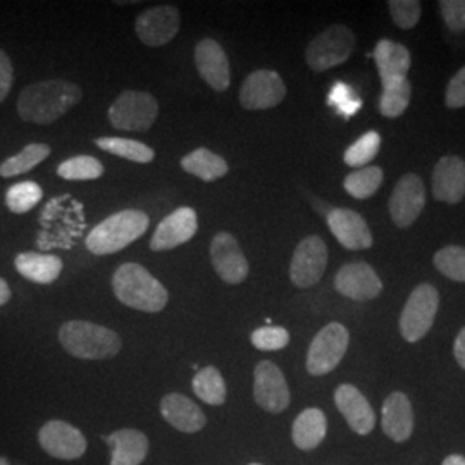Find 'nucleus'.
I'll use <instances>...</instances> for the list:
<instances>
[{"label": "nucleus", "mask_w": 465, "mask_h": 465, "mask_svg": "<svg viewBox=\"0 0 465 465\" xmlns=\"http://www.w3.org/2000/svg\"><path fill=\"white\" fill-rule=\"evenodd\" d=\"M59 341L69 355L84 361H105L121 351L117 332L88 321H69L59 330Z\"/></svg>", "instance_id": "obj_3"}, {"label": "nucleus", "mask_w": 465, "mask_h": 465, "mask_svg": "<svg viewBox=\"0 0 465 465\" xmlns=\"http://www.w3.org/2000/svg\"><path fill=\"white\" fill-rule=\"evenodd\" d=\"M111 465H142L149 455V438L138 430H119L105 438Z\"/></svg>", "instance_id": "obj_24"}, {"label": "nucleus", "mask_w": 465, "mask_h": 465, "mask_svg": "<svg viewBox=\"0 0 465 465\" xmlns=\"http://www.w3.org/2000/svg\"><path fill=\"white\" fill-rule=\"evenodd\" d=\"M95 145L113 155L134 161V163H140V164H149L155 157V152L150 149L149 145L136 142V140H130V138L104 136V138L95 140Z\"/></svg>", "instance_id": "obj_30"}, {"label": "nucleus", "mask_w": 465, "mask_h": 465, "mask_svg": "<svg viewBox=\"0 0 465 465\" xmlns=\"http://www.w3.org/2000/svg\"><path fill=\"white\" fill-rule=\"evenodd\" d=\"M286 97V86L276 71L259 69L247 76L240 88V104L249 111L272 109Z\"/></svg>", "instance_id": "obj_13"}, {"label": "nucleus", "mask_w": 465, "mask_h": 465, "mask_svg": "<svg viewBox=\"0 0 465 465\" xmlns=\"http://www.w3.org/2000/svg\"><path fill=\"white\" fill-rule=\"evenodd\" d=\"M57 174L69 182H86V180H97L104 174V166L99 159L90 155H78L64 161L57 167Z\"/></svg>", "instance_id": "obj_34"}, {"label": "nucleus", "mask_w": 465, "mask_h": 465, "mask_svg": "<svg viewBox=\"0 0 465 465\" xmlns=\"http://www.w3.org/2000/svg\"><path fill=\"white\" fill-rule=\"evenodd\" d=\"M161 414L174 430L193 434L205 428L207 417L195 401L182 393H169L161 400Z\"/></svg>", "instance_id": "obj_23"}, {"label": "nucleus", "mask_w": 465, "mask_h": 465, "mask_svg": "<svg viewBox=\"0 0 465 465\" xmlns=\"http://www.w3.org/2000/svg\"><path fill=\"white\" fill-rule=\"evenodd\" d=\"M150 221L143 211H121L97 224L86 238V249L95 255H111L126 249L147 232Z\"/></svg>", "instance_id": "obj_4"}, {"label": "nucleus", "mask_w": 465, "mask_h": 465, "mask_svg": "<svg viewBox=\"0 0 465 465\" xmlns=\"http://www.w3.org/2000/svg\"><path fill=\"white\" fill-rule=\"evenodd\" d=\"M412 99V84L409 78H399L382 84L380 111L384 117H400L409 107Z\"/></svg>", "instance_id": "obj_31"}, {"label": "nucleus", "mask_w": 465, "mask_h": 465, "mask_svg": "<svg viewBox=\"0 0 465 465\" xmlns=\"http://www.w3.org/2000/svg\"><path fill=\"white\" fill-rule=\"evenodd\" d=\"M328 226L334 238L349 250H367L372 247V232L366 219L350 209H332L328 214Z\"/></svg>", "instance_id": "obj_21"}, {"label": "nucleus", "mask_w": 465, "mask_h": 465, "mask_svg": "<svg viewBox=\"0 0 465 465\" xmlns=\"http://www.w3.org/2000/svg\"><path fill=\"white\" fill-rule=\"evenodd\" d=\"M432 197L445 203H459L465 197V161L459 155L441 157L431 174Z\"/></svg>", "instance_id": "obj_18"}, {"label": "nucleus", "mask_w": 465, "mask_h": 465, "mask_svg": "<svg viewBox=\"0 0 465 465\" xmlns=\"http://www.w3.org/2000/svg\"><path fill=\"white\" fill-rule=\"evenodd\" d=\"M334 403L351 431L366 436L374 430L376 414L362 391L353 384H340L334 391Z\"/></svg>", "instance_id": "obj_19"}, {"label": "nucleus", "mask_w": 465, "mask_h": 465, "mask_svg": "<svg viewBox=\"0 0 465 465\" xmlns=\"http://www.w3.org/2000/svg\"><path fill=\"white\" fill-rule=\"evenodd\" d=\"M38 443L45 453L59 460H78L86 451V438L66 420H49L38 431Z\"/></svg>", "instance_id": "obj_12"}, {"label": "nucleus", "mask_w": 465, "mask_h": 465, "mask_svg": "<svg viewBox=\"0 0 465 465\" xmlns=\"http://www.w3.org/2000/svg\"><path fill=\"white\" fill-rule=\"evenodd\" d=\"M182 167L186 173L197 176L203 182H216L226 176L230 166L228 163L209 149H197L190 152L182 159Z\"/></svg>", "instance_id": "obj_28"}, {"label": "nucleus", "mask_w": 465, "mask_h": 465, "mask_svg": "<svg viewBox=\"0 0 465 465\" xmlns=\"http://www.w3.org/2000/svg\"><path fill=\"white\" fill-rule=\"evenodd\" d=\"M250 465H261V464H250Z\"/></svg>", "instance_id": "obj_48"}, {"label": "nucleus", "mask_w": 465, "mask_h": 465, "mask_svg": "<svg viewBox=\"0 0 465 465\" xmlns=\"http://www.w3.org/2000/svg\"><path fill=\"white\" fill-rule=\"evenodd\" d=\"M440 307V293L432 284H419L407 300L400 316V332L405 341L422 340L434 324Z\"/></svg>", "instance_id": "obj_5"}, {"label": "nucleus", "mask_w": 465, "mask_h": 465, "mask_svg": "<svg viewBox=\"0 0 465 465\" xmlns=\"http://www.w3.org/2000/svg\"><path fill=\"white\" fill-rule=\"evenodd\" d=\"M113 290L121 303L142 312H161L167 305L169 293L163 282H157L140 264L128 262L117 269L113 276Z\"/></svg>", "instance_id": "obj_2"}, {"label": "nucleus", "mask_w": 465, "mask_h": 465, "mask_svg": "<svg viewBox=\"0 0 465 465\" xmlns=\"http://www.w3.org/2000/svg\"><path fill=\"white\" fill-rule=\"evenodd\" d=\"M180 21V11L174 5H159L136 17L134 30L145 45L163 47L178 34Z\"/></svg>", "instance_id": "obj_14"}, {"label": "nucleus", "mask_w": 465, "mask_h": 465, "mask_svg": "<svg viewBox=\"0 0 465 465\" xmlns=\"http://www.w3.org/2000/svg\"><path fill=\"white\" fill-rule=\"evenodd\" d=\"M0 465H11V462H9L5 457H2V455H0Z\"/></svg>", "instance_id": "obj_47"}, {"label": "nucleus", "mask_w": 465, "mask_h": 465, "mask_svg": "<svg viewBox=\"0 0 465 465\" xmlns=\"http://www.w3.org/2000/svg\"><path fill=\"white\" fill-rule=\"evenodd\" d=\"M211 261L217 276L228 284H240L249 276V262L236 238L230 232H217L211 243Z\"/></svg>", "instance_id": "obj_15"}, {"label": "nucleus", "mask_w": 465, "mask_h": 465, "mask_svg": "<svg viewBox=\"0 0 465 465\" xmlns=\"http://www.w3.org/2000/svg\"><path fill=\"white\" fill-rule=\"evenodd\" d=\"M252 345L262 351L282 350L290 343V332L280 326H264L252 332Z\"/></svg>", "instance_id": "obj_40"}, {"label": "nucleus", "mask_w": 465, "mask_h": 465, "mask_svg": "<svg viewBox=\"0 0 465 465\" xmlns=\"http://www.w3.org/2000/svg\"><path fill=\"white\" fill-rule=\"evenodd\" d=\"M253 399L269 414H282L290 407V388L282 369L262 361L253 371Z\"/></svg>", "instance_id": "obj_9"}, {"label": "nucleus", "mask_w": 465, "mask_h": 465, "mask_svg": "<svg viewBox=\"0 0 465 465\" xmlns=\"http://www.w3.org/2000/svg\"><path fill=\"white\" fill-rule=\"evenodd\" d=\"M11 297H13V293H11L9 284L0 278V307L5 305L11 300Z\"/></svg>", "instance_id": "obj_45"}, {"label": "nucleus", "mask_w": 465, "mask_h": 465, "mask_svg": "<svg viewBox=\"0 0 465 465\" xmlns=\"http://www.w3.org/2000/svg\"><path fill=\"white\" fill-rule=\"evenodd\" d=\"M372 57L376 61L382 84L399 78H407V73L412 66L411 50L401 44L386 40V38L378 42L376 49L372 52Z\"/></svg>", "instance_id": "obj_25"}, {"label": "nucleus", "mask_w": 465, "mask_h": 465, "mask_svg": "<svg viewBox=\"0 0 465 465\" xmlns=\"http://www.w3.org/2000/svg\"><path fill=\"white\" fill-rule=\"evenodd\" d=\"M441 465H465V457H462V455H450Z\"/></svg>", "instance_id": "obj_46"}, {"label": "nucleus", "mask_w": 465, "mask_h": 465, "mask_svg": "<svg viewBox=\"0 0 465 465\" xmlns=\"http://www.w3.org/2000/svg\"><path fill=\"white\" fill-rule=\"evenodd\" d=\"M328 104L336 109L338 114H341L347 119L357 114L362 107V100L353 94V90L350 88L349 84H341V82L332 84L331 92L328 95Z\"/></svg>", "instance_id": "obj_38"}, {"label": "nucleus", "mask_w": 465, "mask_h": 465, "mask_svg": "<svg viewBox=\"0 0 465 465\" xmlns=\"http://www.w3.org/2000/svg\"><path fill=\"white\" fill-rule=\"evenodd\" d=\"M82 100V88L64 80L28 84L17 99V114L26 121L47 126L69 113Z\"/></svg>", "instance_id": "obj_1"}, {"label": "nucleus", "mask_w": 465, "mask_h": 465, "mask_svg": "<svg viewBox=\"0 0 465 465\" xmlns=\"http://www.w3.org/2000/svg\"><path fill=\"white\" fill-rule=\"evenodd\" d=\"M388 9H390L391 19L401 30H412L417 26L422 13L420 2L417 0H390Z\"/></svg>", "instance_id": "obj_39"}, {"label": "nucleus", "mask_w": 465, "mask_h": 465, "mask_svg": "<svg viewBox=\"0 0 465 465\" xmlns=\"http://www.w3.org/2000/svg\"><path fill=\"white\" fill-rule=\"evenodd\" d=\"M440 13L451 32L459 34L465 30V0H441Z\"/></svg>", "instance_id": "obj_41"}, {"label": "nucleus", "mask_w": 465, "mask_h": 465, "mask_svg": "<svg viewBox=\"0 0 465 465\" xmlns=\"http://www.w3.org/2000/svg\"><path fill=\"white\" fill-rule=\"evenodd\" d=\"M434 267L451 282H465V247L449 245L432 257Z\"/></svg>", "instance_id": "obj_35"}, {"label": "nucleus", "mask_w": 465, "mask_h": 465, "mask_svg": "<svg viewBox=\"0 0 465 465\" xmlns=\"http://www.w3.org/2000/svg\"><path fill=\"white\" fill-rule=\"evenodd\" d=\"M195 66L205 84L216 92H224L232 84L230 63L224 49L213 38L202 40L195 49Z\"/></svg>", "instance_id": "obj_20"}, {"label": "nucleus", "mask_w": 465, "mask_h": 465, "mask_svg": "<svg viewBox=\"0 0 465 465\" xmlns=\"http://www.w3.org/2000/svg\"><path fill=\"white\" fill-rule=\"evenodd\" d=\"M50 155V147L45 143H30L16 155L5 159L0 164V176L13 178L32 171L35 166L44 163Z\"/></svg>", "instance_id": "obj_32"}, {"label": "nucleus", "mask_w": 465, "mask_h": 465, "mask_svg": "<svg viewBox=\"0 0 465 465\" xmlns=\"http://www.w3.org/2000/svg\"><path fill=\"white\" fill-rule=\"evenodd\" d=\"M199 228L197 214L190 207H180L173 214L164 217L150 240L153 252L173 250L190 242Z\"/></svg>", "instance_id": "obj_17"}, {"label": "nucleus", "mask_w": 465, "mask_h": 465, "mask_svg": "<svg viewBox=\"0 0 465 465\" xmlns=\"http://www.w3.org/2000/svg\"><path fill=\"white\" fill-rule=\"evenodd\" d=\"M350 332L340 322H330L317 332L307 351V371L312 376H324L334 371L349 350Z\"/></svg>", "instance_id": "obj_7"}, {"label": "nucleus", "mask_w": 465, "mask_h": 465, "mask_svg": "<svg viewBox=\"0 0 465 465\" xmlns=\"http://www.w3.org/2000/svg\"><path fill=\"white\" fill-rule=\"evenodd\" d=\"M381 136L378 132H367L357 142H353L349 149L345 150V164L350 167L367 166L380 152Z\"/></svg>", "instance_id": "obj_37"}, {"label": "nucleus", "mask_w": 465, "mask_h": 465, "mask_svg": "<svg viewBox=\"0 0 465 465\" xmlns=\"http://www.w3.org/2000/svg\"><path fill=\"white\" fill-rule=\"evenodd\" d=\"M42 188L35 182L13 184L5 193V205L15 214H26L42 200Z\"/></svg>", "instance_id": "obj_36"}, {"label": "nucleus", "mask_w": 465, "mask_h": 465, "mask_svg": "<svg viewBox=\"0 0 465 465\" xmlns=\"http://www.w3.org/2000/svg\"><path fill=\"white\" fill-rule=\"evenodd\" d=\"M445 104L450 109L465 107V66L450 80L445 92Z\"/></svg>", "instance_id": "obj_42"}, {"label": "nucleus", "mask_w": 465, "mask_h": 465, "mask_svg": "<svg viewBox=\"0 0 465 465\" xmlns=\"http://www.w3.org/2000/svg\"><path fill=\"white\" fill-rule=\"evenodd\" d=\"M159 114V104L150 94L126 90L109 109V121L123 132H147Z\"/></svg>", "instance_id": "obj_8"}, {"label": "nucleus", "mask_w": 465, "mask_h": 465, "mask_svg": "<svg viewBox=\"0 0 465 465\" xmlns=\"http://www.w3.org/2000/svg\"><path fill=\"white\" fill-rule=\"evenodd\" d=\"M453 355H455V361L459 362V366L465 371V328H462V331L459 332L455 338Z\"/></svg>", "instance_id": "obj_44"}, {"label": "nucleus", "mask_w": 465, "mask_h": 465, "mask_svg": "<svg viewBox=\"0 0 465 465\" xmlns=\"http://www.w3.org/2000/svg\"><path fill=\"white\" fill-rule=\"evenodd\" d=\"M326 432H328V420L324 412L321 409L311 407V409H305L295 419L292 428V440L297 449L309 451V450H316L324 441Z\"/></svg>", "instance_id": "obj_26"}, {"label": "nucleus", "mask_w": 465, "mask_h": 465, "mask_svg": "<svg viewBox=\"0 0 465 465\" xmlns=\"http://www.w3.org/2000/svg\"><path fill=\"white\" fill-rule=\"evenodd\" d=\"M13 82H15L13 63H11L9 55L4 50H0V104L9 95V92L13 88Z\"/></svg>", "instance_id": "obj_43"}, {"label": "nucleus", "mask_w": 465, "mask_h": 465, "mask_svg": "<svg viewBox=\"0 0 465 465\" xmlns=\"http://www.w3.org/2000/svg\"><path fill=\"white\" fill-rule=\"evenodd\" d=\"M355 49V35L343 26L332 25L309 44L305 50V61L311 69L317 73L328 71L349 61Z\"/></svg>", "instance_id": "obj_6"}, {"label": "nucleus", "mask_w": 465, "mask_h": 465, "mask_svg": "<svg viewBox=\"0 0 465 465\" xmlns=\"http://www.w3.org/2000/svg\"><path fill=\"white\" fill-rule=\"evenodd\" d=\"M328 266V247L319 236H307L293 252L290 280L297 288H311L321 282Z\"/></svg>", "instance_id": "obj_10"}, {"label": "nucleus", "mask_w": 465, "mask_h": 465, "mask_svg": "<svg viewBox=\"0 0 465 465\" xmlns=\"http://www.w3.org/2000/svg\"><path fill=\"white\" fill-rule=\"evenodd\" d=\"M426 205V188L414 173H407L400 178L388 202L390 216L399 228H411L416 223Z\"/></svg>", "instance_id": "obj_11"}, {"label": "nucleus", "mask_w": 465, "mask_h": 465, "mask_svg": "<svg viewBox=\"0 0 465 465\" xmlns=\"http://www.w3.org/2000/svg\"><path fill=\"white\" fill-rule=\"evenodd\" d=\"M382 431L397 441H407L414 432V411L405 393L393 391L382 403Z\"/></svg>", "instance_id": "obj_22"}, {"label": "nucleus", "mask_w": 465, "mask_h": 465, "mask_svg": "<svg viewBox=\"0 0 465 465\" xmlns=\"http://www.w3.org/2000/svg\"><path fill=\"white\" fill-rule=\"evenodd\" d=\"M382 169L378 166L364 167L359 169L355 173H350L345 178L343 186L347 190V193L351 195L353 199L366 200L371 199L382 183Z\"/></svg>", "instance_id": "obj_33"}, {"label": "nucleus", "mask_w": 465, "mask_h": 465, "mask_svg": "<svg viewBox=\"0 0 465 465\" xmlns=\"http://www.w3.org/2000/svg\"><path fill=\"white\" fill-rule=\"evenodd\" d=\"M193 393L207 405H223L226 401V382L219 369L214 366L203 367L195 374L192 382Z\"/></svg>", "instance_id": "obj_29"}, {"label": "nucleus", "mask_w": 465, "mask_h": 465, "mask_svg": "<svg viewBox=\"0 0 465 465\" xmlns=\"http://www.w3.org/2000/svg\"><path fill=\"white\" fill-rule=\"evenodd\" d=\"M15 266L23 278L38 284H50L63 272V261L59 257L34 252L19 253L15 261Z\"/></svg>", "instance_id": "obj_27"}, {"label": "nucleus", "mask_w": 465, "mask_h": 465, "mask_svg": "<svg viewBox=\"0 0 465 465\" xmlns=\"http://www.w3.org/2000/svg\"><path fill=\"white\" fill-rule=\"evenodd\" d=\"M334 288L347 299L364 302L376 299L382 292V282L376 271L366 262H350L334 276Z\"/></svg>", "instance_id": "obj_16"}]
</instances>
